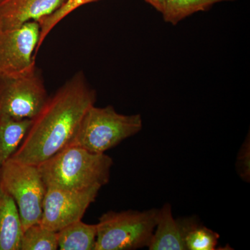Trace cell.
<instances>
[{
    "label": "cell",
    "mask_w": 250,
    "mask_h": 250,
    "mask_svg": "<svg viewBox=\"0 0 250 250\" xmlns=\"http://www.w3.org/2000/svg\"><path fill=\"white\" fill-rule=\"evenodd\" d=\"M97 100L84 75L79 72L49 97L11 159L39 166L71 143L85 113Z\"/></svg>",
    "instance_id": "1"
},
{
    "label": "cell",
    "mask_w": 250,
    "mask_h": 250,
    "mask_svg": "<svg viewBox=\"0 0 250 250\" xmlns=\"http://www.w3.org/2000/svg\"><path fill=\"white\" fill-rule=\"evenodd\" d=\"M111 157L68 146L38 166L46 187L82 190L102 188L110 180Z\"/></svg>",
    "instance_id": "2"
},
{
    "label": "cell",
    "mask_w": 250,
    "mask_h": 250,
    "mask_svg": "<svg viewBox=\"0 0 250 250\" xmlns=\"http://www.w3.org/2000/svg\"><path fill=\"white\" fill-rule=\"evenodd\" d=\"M142 128L140 114L127 116L118 113L112 106L96 107L93 105L85 113L69 146L103 154L137 134Z\"/></svg>",
    "instance_id": "3"
},
{
    "label": "cell",
    "mask_w": 250,
    "mask_h": 250,
    "mask_svg": "<svg viewBox=\"0 0 250 250\" xmlns=\"http://www.w3.org/2000/svg\"><path fill=\"white\" fill-rule=\"evenodd\" d=\"M159 209L126 210L104 213L96 224L94 250H134L148 248Z\"/></svg>",
    "instance_id": "4"
},
{
    "label": "cell",
    "mask_w": 250,
    "mask_h": 250,
    "mask_svg": "<svg viewBox=\"0 0 250 250\" xmlns=\"http://www.w3.org/2000/svg\"><path fill=\"white\" fill-rule=\"evenodd\" d=\"M0 186L16 202L23 231L40 223L47 187L38 166L10 159L0 167Z\"/></svg>",
    "instance_id": "5"
},
{
    "label": "cell",
    "mask_w": 250,
    "mask_h": 250,
    "mask_svg": "<svg viewBox=\"0 0 250 250\" xmlns=\"http://www.w3.org/2000/svg\"><path fill=\"white\" fill-rule=\"evenodd\" d=\"M48 98L36 66L19 75L0 79V117L33 119Z\"/></svg>",
    "instance_id": "6"
},
{
    "label": "cell",
    "mask_w": 250,
    "mask_h": 250,
    "mask_svg": "<svg viewBox=\"0 0 250 250\" xmlns=\"http://www.w3.org/2000/svg\"><path fill=\"white\" fill-rule=\"evenodd\" d=\"M40 34V25L36 21L0 31V79L19 75L36 66Z\"/></svg>",
    "instance_id": "7"
},
{
    "label": "cell",
    "mask_w": 250,
    "mask_h": 250,
    "mask_svg": "<svg viewBox=\"0 0 250 250\" xmlns=\"http://www.w3.org/2000/svg\"><path fill=\"white\" fill-rule=\"evenodd\" d=\"M100 188L95 187L72 190L47 187L41 225L57 232L64 227L82 220L89 206L96 200Z\"/></svg>",
    "instance_id": "8"
},
{
    "label": "cell",
    "mask_w": 250,
    "mask_h": 250,
    "mask_svg": "<svg viewBox=\"0 0 250 250\" xmlns=\"http://www.w3.org/2000/svg\"><path fill=\"white\" fill-rule=\"evenodd\" d=\"M65 0H2L0 2V31L39 22L57 11Z\"/></svg>",
    "instance_id": "9"
},
{
    "label": "cell",
    "mask_w": 250,
    "mask_h": 250,
    "mask_svg": "<svg viewBox=\"0 0 250 250\" xmlns=\"http://www.w3.org/2000/svg\"><path fill=\"white\" fill-rule=\"evenodd\" d=\"M196 216L174 219L172 207L166 203L159 209L157 223L149 243V250H187L184 237Z\"/></svg>",
    "instance_id": "10"
},
{
    "label": "cell",
    "mask_w": 250,
    "mask_h": 250,
    "mask_svg": "<svg viewBox=\"0 0 250 250\" xmlns=\"http://www.w3.org/2000/svg\"><path fill=\"white\" fill-rule=\"evenodd\" d=\"M22 233L17 205L0 186V250H21Z\"/></svg>",
    "instance_id": "11"
},
{
    "label": "cell",
    "mask_w": 250,
    "mask_h": 250,
    "mask_svg": "<svg viewBox=\"0 0 250 250\" xmlns=\"http://www.w3.org/2000/svg\"><path fill=\"white\" fill-rule=\"evenodd\" d=\"M96 237V225L78 220L57 231L58 250H94Z\"/></svg>",
    "instance_id": "12"
},
{
    "label": "cell",
    "mask_w": 250,
    "mask_h": 250,
    "mask_svg": "<svg viewBox=\"0 0 250 250\" xmlns=\"http://www.w3.org/2000/svg\"><path fill=\"white\" fill-rule=\"evenodd\" d=\"M31 124V119L0 117V167L17 151Z\"/></svg>",
    "instance_id": "13"
},
{
    "label": "cell",
    "mask_w": 250,
    "mask_h": 250,
    "mask_svg": "<svg viewBox=\"0 0 250 250\" xmlns=\"http://www.w3.org/2000/svg\"><path fill=\"white\" fill-rule=\"evenodd\" d=\"M229 1L236 0H165L162 14L166 22L175 25L188 16L207 11L216 3Z\"/></svg>",
    "instance_id": "14"
},
{
    "label": "cell",
    "mask_w": 250,
    "mask_h": 250,
    "mask_svg": "<svg viewBox=\"0 0 250 250\" xmlns=\"http://www.w3.org/2000/svg\"><path fill=\"white\" fill-rule=\"evenodd\" d=\"M58 250L57 232L41 225H31L23 231L20 250Z\"/></svg>",
    "instance_id": "15"
},
{
    "label": "cell",
    "mask_w": 250,
    "mask_h": 250,
    "mask_svg": "<svg viewBox=\"0 0 250 250\" xmlns=\"http://www.w3.org/2000/svg\"><path fill=\"white\" fill-rule=\"evenodd\" d=\"M220 235L202 225L197 219L190 225L184 237L187 250H214L218 246Z\"/></svg>",
    "instance_id": "16"
},
{
    "label": "cell",
    "mask_w": 250,
    "mask_h": 250,
    "mask_svg": "<svg viewBox=\"0 0 250 250\" xmlns=\"http://www.w3.org/2000/svg\"><path fill=\"white\" fill-rule=\"evenodd\" d=\"M96 1H98V0H65V2L57 11H54L53 14L39 21L38 22L40 25L41 34L36 53L39 52L42 42L48 36L50 31L61 21H62L69 14H71L72 11H75L83 5L89 4V3Z\"/></svg>",
    "instance_id": "17"
},
{
    "label": "cell",
    "mask_w": 250,
    "mask_h": 250,
    "mask_svg": "<svg viewBox=\"0 0 250 250\" xmlns=\"http://www.w3.org/2000/svg\"><path fill=\"white\" fill-rule=\"evenodd\" d=\"M237 173L244 182L250 181V134L240 148L236 158Z\"/></svg>",
    "instance_id": "18"
},
{
    "label": "cell",
    "mask_w": 250,
    "mask_h": 250,
    "mask_svg": "<svg viewBox=\"0 0 250 250\" xmlns=\"http://www.w3.org/2000/svg\"><path fill=\"white\" fill-rule=\"evenodd\" d=\"M146 1L162 14L165 6V0H146Z\"/></svg>",
    "instance_id": "19"
},
{
    "label": "cell",
    "mask_w": 250,
    "mask_h": 250,
    "mask_svg": "<svg viewBox=\"0 0 250 250\" xmlns=\"http://www.w3.org/2000/svg\"><path fill=\"white\" fill-rule=\"evenodd\" d=\"M1 1H2V0H0V2H1Z\"/></svg>",
    "instance_id": "20"
}]
</instances>
